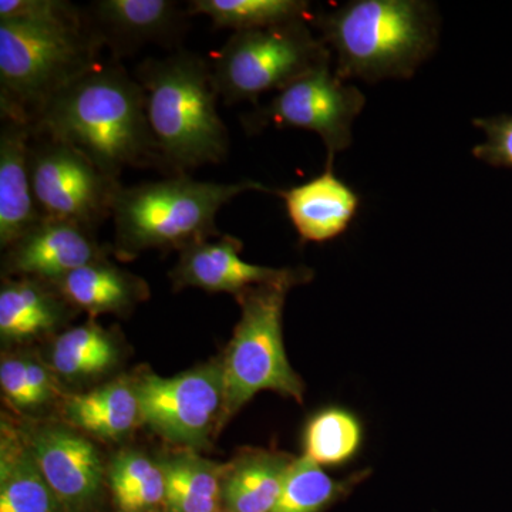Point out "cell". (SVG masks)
<instances>
[{
	"label": "cell",
	"instance_id": "18",
	"mask_svg": "<svg viewBox=\"0 0 512 512\" xmlns=\"http://www.w3.org/2000/svg\"><path fill=\"white\" fill-rule=\"evenodd\" d=\"M69 306L47 282L30 278L5 282L0 289V335L6 342L47 335L66 319Z\"/></svg>",
	"mask_w": 512,
	"mask_h": 512
},
{
	"label": "cell",
	"instance_id": "27",
	"mask_svg": "<svg viewBox=\"0 0 512 512\" xmlns=\"http://www.w3.org/2000/svg\"><path fill=\"white\" fill-rule=\"evenodd\" d=\"M76 6L62 0H2L0 22L30 25H80L86 22Z\"/></svg>",
	"mask_w": 512,
	"mask_h": 512
},
{
	"label": "cell",
	"instance_id": "4",
	"mask_svg": "<svg viewBox=\"0 0 512 512\" xmlns=\"http://www.w3.org/2000/svg\"><path fill=\"white\" fill-rule=\"evenodd\" d=\"M248 191H266L245 180L234 184L195 181L187 174L121 187L111 218L116 247L131 255L146 249H181L218 235L215 218L229 201Z\"/></svg>",
	"mask_w": 512,
	"mask_h": 512
},
{
	"label": "cell",
	"instance_id": "1",
	"mask_svg": "<svg viewBox=\"0 0 512 512\" xmlns=\"http://www.w3.org/2000/svg\"><path fill=\"white\" fill-rule=\"evenodd\" d=\"M32 126L33 134L67 144L114 180L126 168L164 170L143 87L119 63H97L67 84Z\"/></svg>",
	"mask_w": 512,
	"mask_h": 512
},
{
	"label": "cell",
	"instance_id": "30",
	"mask_svg": "<svg viewBox=\"0 0 512 512\" xmlns=\"http://www.w3.org/2000/svg\"><path fill=\"white\" fill-rule=\"evenodd\" d=\"M0 384L9 402L18 409L32 410L39 407L26 376L25 357H3L0 363Z\"/></svg>",
	"mask_w": 512,
	"mask_h": 512
},
{
	"label": "cell",
	"instance_id": "31",
	"mask_svg": "<svg viewBox=\"0 0 512 512\" xmlns=\"http://www.w3.org/2000/svg\"><path fill=\"white\" fill-rule=\"evenodd\" d=\"M25 369L30 389L35 394L39 407L50 402L57 393L56 383L50 375V370L30 357H25Z\"/></svg>",
	"mask_w": 512,
	"mask_h": 512
},
{
	"label": "cell",
	"instance_id": "7",
	"mask_svg": "<svg viewBox=\"0 0 512 512\" xmlns=\"http://www.w3.org/2000/svg\"><path fill=\"white\" fill-rule=\"evenodd\" d=\"M332 60L328 46L313 36L306 20H298L234 32L218 53L212 74L220 97L234 104L281 92Z\"/></svg>",
	"mask_w": 512,
	"mask_h": 512
},
{
	"label": "cell",
	"instance_id": "6",
	"mask_svg": "<svg viewBox=\"0 0 512 512\" xmlns=\"http://www.w3.org/2000/svg\"><path fill=\"white\" fill-rule=\"evenodd\" d=\"M291 289L289 285H262L237 296L241 319L221 365L224 419L264 390L303 403L305 384L289 363L282 335L285 299Z\"/></svg>",
	"mask_w": 512,
	"mask_h": 512
},
{
	"label": "cell",
	"instance_id": "15",
	"mask_svg": "<svg viewBox=\"0 0 512 512\" xmlns=\"http://www.w3.org/2000/svg\"><path fill=\"white\" fill-rule=\"evenodd\" d=\"M33 126L2 119L0 130V245L8 249L42 220L30 177Z\"/></svg>",
	"mask_w": 512,
	"mask_h": 512
},
{
	"label": "cell",
	"instance_id": "9",
	"mask_svg": "<svg viewBox=\"0 0 512 512\" xmlns=\"http://www.w3.org/2000/svg\"><path fill=\"white\" fill-rule=\"evenodd\" d=\"M365 106V94L340 79L332 60L278 92L271 103L248 117V124L255 130L274 124L312 131L328 150L326 165H333L336 154L352 144L353 123Z\"/></svg>",
	"mask_w": 512,
	"mask_h": 512
},
{
	"label": "cell",
	"instance_id": "8",
	"mask_svg": "<svg viewBox=\"0 0 512 512\" xmlns=\"http://www.w3.org/2000/svg\"><path fill=\"white\" fill-rule=\"evenodd\" d=\"M30 177L43 217L74 222L90 231L111 217L123 187L79 151L39 134H33L30 144Z\"/></svg>",
	"mask_w": 512,
	"mask_h": 512
},
{
	"label": "cell",
	"instance_id": "17",
	"mask_svg": "<svg viewBox=\"0 0 512 512\" xmlns=\"http://www.w3.org/2000/svg\"><path fill=\"white\" fill-rule=\"evenodd\" d=\"M0 512H66L23 433L5 421L0 440Z\"/></svg>",
	"mask_w": 512,
	"mask_h": 512
},
{
	"label": "cell",
	"instance_id": "11",
	"mask_svg": "<svg viewBox=\"0 0 512 512\" xmlns=\"http://www.w3.org/2000/svg\"><path fill=\"white\" fill-rule=\"evenodd\" d=\"M241 251L242 242L231 235H222L218 241L205 239L184 248L171 274L175 288L194 286L207 292L238 296L255 286L289 285L293 288L313 278L308 268L278 269L249 264L239 256Z\"/></svg>",
	"mask_w": 512,
	"mask_h": 512
},
{
	"label": "cell",
	"instance_id": "5",
	"mask_svg": "<svg viewBox=\"0 0 512 512\" xmlns=\"http://www.w3.org/2000/svg\"><path fill=\"white\" fill-rule=\"evenodd\" d=\"M103 42L80 25L0 22L2 119L35 123L47 101L96 66Z\"/></svg>",
	"mask_w": 512,
	"mask_h": 512
},
{
	"label": "cell",
	"instance_id": "19",
	"mask_svg": "<svg viewBox=\"0 0 512 512\" xmlns=\"http://www.w3.org/2000/svg\"><path fill=\"white\" fill-rule=\"evenodd\" d=\"M52 285L64 301L90 315L126 313L148 296L143 279L109 264L106 259L82 266Z\"/></svg>",
	"mask_w": 512,
	"mask_h": 512
},
{
	"label": "cell",
	"instance_id": "20",
	"mask_svg": "<svg viewBox=\"0 0 512 512\" xmlns=\"http://www.w3.org/2000/svg\"><path fill=\"white\" fill-rule=\"evenodd\" d=\"M293 460L282 451H245L231 464L222 481V501L227 511H274Z\"/></svg>",
	"mask_w": 512,
	"mask_h": 512
},
{
	"label": "cell",
	"instance_id": "28",
	"mask_svg": "<svg viewBox=\"0 0 512 512\" xmlns=\"http://www.w3.org/2000/svg\"><path fill=\"white\" fill-rule=\"evenodd\" d=\"M164 477L160 463H154L144 454L127 451L114 458L109 470L111 491L117 507L147 485Z\"/></svg>",
	"mask_w": 512,
	"mask_h": 512
},
{
	"label": "cell",
	"instance_id": "16",
	"mask_svg": "<svg viewBox=\"0 0 512 512\" xmlns=\"http://www.w3.org/2000/svg\"><path fill=\"white\" fill-rule=\"evenodd\" d=\"M285 202L289 220L303 242H328L340 237L359 210L360 197L333 173V165L308 183L272 190Z\"/></svg>",
	"mask_w": 512,
	"mask_h": 512
},
{
	"label": "cell",
	"instance_id": "24",
	"mask_svg": "<svg viewBox=\"0 0 512 512\" xmlns=\"http://www.w3.org/2000/svg\"><path fill=\"white\" fill-rule=\"evenodd\" d=\"M116 339L94 322L57 336L52 346L53 369L69 380L92 379L106 373L119 359Z\"/></svg>",
	"mask_w": 512,
	"mask_h": 512
},
{
	"label": "cell",
	"instance_id": "13",
	"mask_svg": "<svg viewBox=\"0 0 512 512\" xmlns=\"http://www.w3.org/2000/svg\"><path fill=\"white\" fill-rule=\"evenodd\" d=\"M104 252L93 231L74 222L43 217L6 254V274L55 284L63 276L93 262Z\"/></svg>",
	"mask_w": 512,
	"mask_h": 512
},
{
	"label": "cell",
	"instance_id": "32",
	"mask_svg": "<svg viewBox=\"0 0 512 512\" xmlns=\"http://www.w3.org/2000/svg\"><path fill=\"white\" fill-rule=\"evenodd\" d=\"M215 512H228V511H221V510H217V511H215Z\"/></svg>",
	"mask_w": 512,
	"mask_h": 512
},
{
	"label": "cell",
	"instance_id": "2",
	"mask_svg": "<svg viewBox=\"0 0 512 512\" xmlns=\"http://www.w3.org/2000/svg\"><path fill=\"white\" fill-rule=\"evenodd\" d=\"M311 22L345 82L410 79L440 39L436 8L423 0H352Z\"/></svg>",
	"mask_w": 512,
	"mask_h": 512
},
{
	"label": "cell",
	"instance_id": "10",
	"mask_svg": "<svg viewBox=\"0 0 512 512\" xmlns=\"http://www.w3.org/2000/svg\"><path fill=\"white\" fill-rule=\"evenodd\" d=\"M134 384L141 423L173 443L200 447L224 416L221 365L174 377L143 373Z\"/></svg>",
	"mask_w": 512,
	"mask_h": 512
},
{
	"label": "cell",
	"instance_id": "23",
	"mask_svg": "<svg viewBox=\"0 0 512 512\" xmlns=\"http://www.w3.org/2000/svg\"><path fill=\"white\" fill-rule=\"evenodd\" d=\"M165 512H215L222 501L221 468L192 454L164 460Z\"/></svg>",
	"mask_w": 512,
	"mask_h": 512
},
{
	"label": "cell",
	"instance_id": "21",
	"mask_svg": "<svg viewBox=\"0 0 512 512\" xmlns=\"http://www.w3.org/2000/svg\"><path fill=\"white\" fill-rule=\"evenodd\" d=\"M64 416L72 426L114 440L126 436L141 421L134 384L124 380L67 397Z\"/></svg>",
	"mask_w": 512,
	"mask_h": 512
},
{
	"label": "cell",
	"instance_id": "14",
	"mask_svg": "<svg viewBox=\"0 0 512 512\" xmlns=\"http://www.w3.org/2000/svg\"><path fill=\"white\" fill-rule=\"evenodd\" d=\"M190 12L171 0H99L92 3L89 22L103 45L116 55L147 43L170 46L187 29Z\"/></svg>",
	"mask_w": 512,
	"mask_h": 512
},
{
	"label": "cell",
	"instance_id": "25",
	"mask_svg": "<svg viewBox=\"0 0 512 512\" xmlns=\"http://www.w3.org/2000/svg\"><path fill=\"white\" fill-rule=\"evenodd\" d=\"M311 3L302 0H192L190 15H205L214 28L244 30L271 28L306 20Z\"/></svg>",
	"mask_w": 512,
	"mask_h": 512
},
{
	"label": "cell",
	"instance_id": "26",
	"mask_svg": "<svg viewBox=\"0 0 512 512\" xmlns=\"http://www.w3.org/2000/svg\"><path fill=\"white\" fill-rule=\"evenodd\" d=\"M370 476V470L356 471L345 480H335L306 457L293 460L274 511L322 512Z\"/></svg>",
	"mask_w": 512,
	"mask_h": 512
},
{
	"label": "cell",
	"instance_id": "29",
	"mask_svg": "<svg viewBox=\"0 0 512 512\" xmlns=\"http://www.w3.org/2000/svg\"><path fill=\"white\" fill-rule=\"evenodd\" d=\"M473 124L485 136L483 143L473 148V156L493 167L512 168V116L485 117Z\"/></svg>",
	"mask_w": 512,
	"mask_h": 512
},
{
	"label": "cell",
	"instance_id": "3",
	"mask_svg": "<svg viewBox=\"0 0 512 512\" xmlns=\"http://www.w3.org/2000/svg\"><path fill=\"white\" fill-rule=\"evenodd\" d=\"M148 124L164 170L185 174L228 156V130L217 111L214 74L200 56L173 53L138 66Z\"/></svg>",
	"mask_w": 512,
	"mask_h": 512
},
{
	"label": "cell",
	"instance_id": "12",
	"mask_svg": "<svg viewBox=\"0 0 512 512\" xmlns=\"http://www.w3.org/2000/svg\"><path fill=\"white\" fill-rule=\"evenodd\" d=\"M23 436L66 512H84L96 503L104 468L93 443L59 424H42Z\"/></svg>",
	"mask_w": 512,
	"mask_h": 512
},
{
	"label": "cell",
	"instance_id": "22",
	"mask_svg": "<svg viewBox=\"0 0 512 512\" xmlns=\"http://www.w3.org/2000/svg\"><path fill=\"white\" fill-rule=\"evenodd\" d=\"M365 441V427L352 410L325 407L313 414L303 430V457L320 467H342L355 460Z\"/></svg>",
	"mask_w": 512,
	"mask_h": 512
}]
</instances>
